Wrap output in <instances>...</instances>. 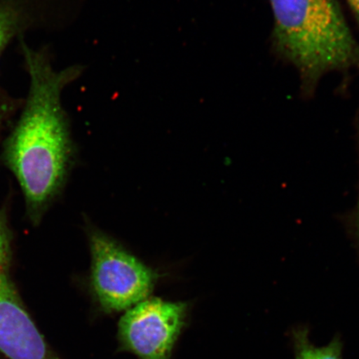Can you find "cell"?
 <instances>
[{
  "mask_svg": "<svg viewBox=\"0 0 359 359\" xmlns=\"http://www.w3.org/2000/svg\"><path fill=\"white\" fill-rule=\"evenodd\" d=\"M17 43L29 88L4 142L2 156L34 217L60 191L69 167L73 144L62 96L81 70L79 67L57 70L48 47L31 46L26 37Z\"/></svg>",
  "mask_w": 359,
  "mask_h": 359,
  "instance_id": "cell-1",
  "label": "cell"
},
{
  "mask_svg": "<svg viewBox=\"0 0 359 359\" xmlns=\"http://www.w3.org/2000/svg\"><path fill=\"white\" fill-rule=\"evenodd\" d=\"M273 53L294 67L304 98L325 75L359 69V43L338 0H269Z\"/></svg>",
  "mask_w": 359,
  "mask_h": 359,
  "instance_id": "cell-2",
  "label": "cell"
},
{
  "mask_svg": "<svg viewBox=\"0 0 359 359\" xmlns=\"http://www.w3.org/2000/svg\"><path fill=\"white\" fill-rule=\"evenodd\" d=\"M91 293L102 313L128 311L149 297L156 273L141 260L102 233L90 237Z\"/></svg>",
  "mask_w": 359,
  "mask_h": 359,
  "instance_id": "cell-3",
  "label": "cell"
},
{
  "mask_svg": "<svg viewBox=\"0 0 359 359\" xmlns=\"http://www.w3.org/2000/svg\"><path fill=\"white\" fill-rule=\"evenodd\" d=\"M189 318L186 302L151 298L128 309L116 332L118 351L138 359H170Z\"/></svg>",
  "mask_w": 359,
  "mask_h": 359,
  "instance_id": "cell-4",
  "label": "cell"
},
{
  "mask_svg": "<svg viewBox=\"0 0 359 359\" xmlns=\"http://www.w3.org/2000/svg\"><path fill=\"white\" fill-rule=\"evenodd\" d=\"M7 273L0 272V353L8 359H62L35 325Z\"/></svg>",
  "mask_w": 359,
  "mask_h": 359,
  "instance_id": "cell-5",
  "label": "cell"
},
{
  "mask_svg": "<svg viewBox=\"0 0 359 359\" xmlns=\"http://www.w3.org/2000/svg\"><path fill=\"white\" fill-rule=\"evenodd\" d=\"M57 8V0H0V62L13 42L55 25Z\"/></svg>",
  "mask_w": 359,
  "mask_h": 359,
  "instance_id": "cell-6",
  "label": "cell"
},
{
  "mask_svg": "<svg viewBox=\"0 0 359 359\" xmlns=\"http://www.w3.org/2000/svg\"><path fill=\"white\" fill-rule=\"evenodd\" d=\"M309 336V327L304 325L296 326L290 332L294 359H343L344 343L339 334L323 347L313 344Z\"/></svg>",
  "mask_w": 359,
  "mask_h": 359,
  "instance_id": "cell-7",
  "label": "cell"
},
{
  "mask_svg": "<svg viewBox=\"0 0 359 359\" xmlns=\"http://www.w3.org/2000/svg\"><path fill=\"white\" fill-rule=\"evenodd\" d=\"M356 137L359 167V119H356ZM344 222V226L346 227L347 233L350 238H351L353 243L354 246H355L357 252L359 255V178L358 199L355 208H354L351 212L345 215Z\"/></svg>",
  "mask_w": 359,
  "mask_h": 359,
  "instance_id": "cell-8",
  "label": "cell"
},
{
  "mask_svg": "<svg viewBox=\"0 0 359 359\" xmlns=\"http://www.w3.org/2000/svg\"><path fill=\"white\" fill-rule=\"evenodd\" d=\"M11 238L8 228L0 215V272L7 271L11 260Z\"/></svg>",
  "mask_w": 359,
  "mask_h": 359,
  "instance_id": "cell-9",
  "label": "cell"
},
{
  "mask_svg": "<svg viewBox=\"0 0 359 359\" xmlns=\"http://www.w3.org/2000/svg\"><path fill=\"white\" fill-rule=\"evenodd\" d=\"M346 2L359 26V0H346Z\"/></svg>",
  "mask_w": 359,
  "mask_h": 359,
  "instance_id": "cell-10",
  "label": "cell"
}]
</instances>
